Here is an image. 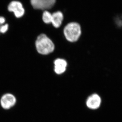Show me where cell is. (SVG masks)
<instances>
[{
  "label": "cell",
  "instance_id": "3",
  "mask_svg": "<svg viewBox=\"0 0 122 122\" xmlns=\"http://www.w3.org/2000/svg\"><path fill=\"white\" fill-rule=\"evenodd\" d=\"M31 4L34 8L36 9H48L52 8L56 0H30Z\"/></svg>",
  "mask_w": 122,
  "mask_h": 122
},
{
  "label": "cell",
  "instance_id": "7",
  "mask_svg": "<svg viewBox=\"0 0 122 122\" xmlns=\"http://www.w3.org/2000/svg\"><path fill=\"white\" fill-rule=\"evenodd\" d=\"M55 71L57 74H61L64 72L67 66V62L63 59H58L54 62Z\"/></svg>",
  "mask_w": 122,
  "mask_h": 122
},
{
  "label": "cell",
  "instance_id": "9",
  "mask_svg": "<svg viewBox=\"0 0 122 122\" xmlns=\"http://www.w3.org/2000/svg\"><path fill=\"white\" fill-rule=\"evenodd\" d=\"M52 19V14L47 11L44 12L42 15L43 20L46 23H51Z\"/></svg>",
  "mask_w": 122,
  "mask_h": 122
},
{
  "label": "cell",
  "instance_id": "11",
  "mask_svg": "<svg viewBox=\"0 0 122 122\" xmlns=\"http://www.w3.org/2000/svg\"><path fill=\"white\" fill-rule=\"evenodd\" d=\"M5 19L2 17H0V25H2L5 23Z\"/></svg>",
  "mask_w": 122,
  "mask_h": 122
},
{
  "label": "cell",
  "instance_id": "10",
  "mask_svg": "<svg viewBox=\"0 0 122 122\" xmlns=\"http://www.w3.org/2000/svg\"><path fill=\"white\" fill-rule=\"evenodd\" d=\"M8 24L1 25V27L0 28V32H2V33H4L8 30Z\"/></svg>",
  "mask_w": 122,
  "mask_h": 122
},
{
  "label": "cell",
  "instance_id": "8",
  "mask_svg": "<svg viewBox=\"0 0 122 122\" xmlns=\"http://www.w3.org/2000/svg\"><path fill=\"white\" fill-rule=\"evenodd\" d=\"M63 20V15L61 12H55L52 14L51 23L55 28H59L61 25Z\"/></svg>",
  "mask_w": 122,
  "mask_h": 122
},
{
  "label": "cell",
  "instance_id": "4",
  "mask_svg": "<svg viewBox=\"0 0 122 122\" xmlns=\"http://www.w3.org/2000/svg\"><path fill=\"white\" fill-rule=\"evenodd\" d=\"M8 10L10 12H13L17 18L21 17L25 13L22 4L19 1H14L11 2L8 5Z\"/></svg>",
  "mask_w": 122,
  "mask_h": 122
},
{
  "label": "cell",
  "instance_id": "6",
  "mask_svg": "<svg viewBox=\"0 0 122 122\" xmlns=\"http://www.w3.org/2000/svg\"><path fill=\"white\" fill-rule=\"evenodd\" d=\"M101 100L100 97L97 94L90 96L86 100V104L88 107L92 109H97L100 106Z\"/></svg>",
  "mask_w": 122,
  "mask_h": 122
},
{
  "label": "cell",
  "instance_id": "5",
  "mask_svg": "<svg viewBox=\"0 0 122 122\" xmlns=\"http://www.w3.org/2000/svg\"><path fill=\"white\" fill-rule=\"evenodd\" d=\"M16 101V98L13 95L6 94L4 95L1 98L0 104L3 108L9 109L15 105Z\"/></svg>",
  "mask_w": 122,
  "mask_h": 122
},
{
  "label": "cell",
  "instance_id": "2",
  "mask_svg": "<svg viewBox=\"0 0 122 122\" xmlns=\"http://www.w3.org/2000/svg\"><path fill=\"white\" fill-rule=\"evenodd\" d=\"M66 39L70 42L77 41L81 35V29L78 23L72 22L68 23L64 30Z\"/></svg>",
  "mask_w": 122,
  "mask_h": 122
},
{
  "label": "cell",
  "instance_id": "1",
  "mask_svg": "<svg viewBox=\"0 0 122 122\" xmlns=\"http://www.w3.org/2000/svg\"><path fill=\"white\" fill-rule=\"evenodd\" d=\"M35 45L37 51L41 54H48L54 50L53 42L45 34H41L38 36Z\"/></svg>",
  "mask_w": 122,
  "mask_h": 122
}]
</instances>
